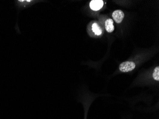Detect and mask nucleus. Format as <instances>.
I'll return each instance as SVG.
<instances>
[{"instance_id": "f257e3e1", "label": "nucleus", "mask_w": 159, "mask_h": 119, "mask_svg": "<svg viewBox=\"0 0 159 119\" xmlns=\"http://www.w3.org/2000/svg\"><path fill=\"white\" fill-rule=\"evenodd\" d=\"M136 66L135 63L133 61H127L122 63L119 66L120 71L124 73L133 71Z\"/></svg>"}, {"instance_id": "f03ea898", "label": "nucleus", "mask_w": 159, "mask_h": 119, "mask_svg": "<svg viewBox=\"0 0 159 119\" xmlns=\"http://www.w3.org/2000/svg\"><path fill=\"white\" fill-rule=\"evenodd\" d=\"M112 17L116 22L120 23L122 22L123 18L124 17V14L122 10H115L112 13Z\"/></svg>"}, {"instance_id": "7ed1b4c3", "label": "nucleus", "mask_w": 159, "mask_h": 119, "mask_svg": "<svg viewBox=\"0 0 159 119\" xmlns=\"http://www.w3.org/2000/svg\"><path fill=\"white\" fill-rule=\"evenodd\" d=\"M104 5V1L101 0H93L90 3V6L92 10H98Z\"/></svg>"}, {"instance_id": "20e7f679", "label": "nucleus", "mask_w": 159, "mask_h": 119, "mask_svg": "<svg viewBox=\"0 0 159 119\" xmlns=\"http://www.w3.org/2000/svg\"><path fill=\"white\" fill-rule=\"evenodd\" d=\"M105 26L106 30L107 32L111 33L114 30V26L113 25V21L112 19H108L105 21Z\"/></svg>"}, {"instance_id": "39448f33", "label": "nucleus", "mask_w": 159, "mask_h": 119, "mask_svg": "<svg viewBox=\"0 0 159 119\" xmlns=\"http://www.w3.org/2000/svg\"><path fill=\"white\" fill-rule=\"evenodd\" d=\"M92 30L95 34L97 35H100L102 34L101 29L100 26L98 25L97 23H94L92 24Z\"/></svg>"}, {"instance_id": "423d86ee", "label": "nucleus", "mask_w": 159, "mask_h": 119, "mask_svg": "<svg viewBox=\"0 0 159 119\" xmlns=\"http://www.w3.org/2000/svg\"><path fill=\"white\" fill-rule=\"evenodd\" d=\"M153 79L157 81H159V67H156L152 74Z\"/></svg>"}]
</instances>
